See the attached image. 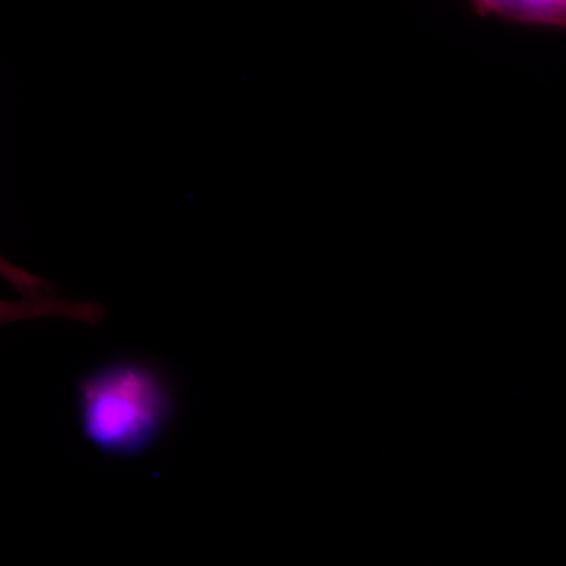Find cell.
<instances>
[{"label":"cell","mask_w":566,"mask_h":566,"mask_svg":"<svg viewBox=\"0 0 566 566\" xmlns=\"http://www.w3.org/2000/svg\"><path fill=\"white\" fill-rule=\"evenodd\" d=\"M85 438L114 457L144 452L174 412V395L161 371L140 360H118L85 375L77 385Z\"/></svg>","instance_id":"cell-1"},{"label":"cell","mask_w":566,"mask_h":566,"mask_svg":"<svg viewBox=\"0 0 566 566\" xmlns=\"http://www.w3.org/2000/svg\"><path fill=\"white\" fill-rule=\"evenodd\" d=\"M36 318H69L82 323H102L104 314L98 304L61 300L52 294L22 296L18 301L0 300V326Z\"/></svg>","instance_id":"cell-2"},{"label":"cell","mask_w":566,"mask_h":566,"mask_svg":"<svg viewBox=\"0 0 566 566\" xmlns=\"http://www.w3.org/2000/svg\"><path fill=\"white\" fill-rule=\"evenodd\" d=\"M476 14L520 24L566 29V0H468Z\"/></svg>","instance_id":"cell-3"},{"label":"cell","mask_w":566,"mask_h":566,"mask_svg":"<svg viewBox=\"0 0 566 566\" xmlns=\"http://www.w3.org/2000/svg\"><path fill=\"white\" fill-rule=\"evenodd\" d=\"M0 277L9 282L24 297L43 296V294H50L51 292V286L46 282L28 273V271L21 270V268L14 266L3 256H0Z\"/></svg>","instance_id":"cell-4"}]
</instances>
